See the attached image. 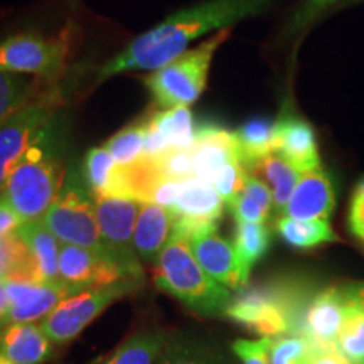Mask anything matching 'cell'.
Listing matches in <instances>:
<instances>
[{
    "label": "cell",
    "mask_w": 364,
    "mask_h": 364,
    "mask_svg": "<svg viewBox=\"0 0 364 364\" xmlns=\"http://www.w3.org/2000/svg\"><path fill=\"white\" fill-rule=\"evenodd\" d=\"M267 0H206L198 6L182 9L161 24L140 34L124 51L108 59L100 68L98 80L127 71H156L189 51V44L211 31L226 29L236 21L260 11Z\"/></svg>",
    "instance_id": "cell-1"
},
{
    "label": "cell",
    "mask_w": 364,
    "mask_h": 364,
    "mask_svg": "<svg viewBox=\"0 0 364 364\" xmlns=\"http://www.w3.org/2000/svg\"><path fill=\"white\" fill-rule=\"evenodd\" d=\"M65 177L56 120L16 167L2 194L24 223L43 220L56 201Z\"/></svg>",
    "instance_id": "cell-2"
},
{
    "label": "cell",
    "mask_w": 364,
    "mask_h": 364,
    "mask_svg": "<svg viewBox=\"0 0 364 364\" xmlns=\"http://www.w3.org/2000/svg\"><path fill=\"white\" fill-rule=\"evenodd\" d=\"M154 282L189 311L203 317L225 316L231 290L218 284L199 265L186 240L172 236L156 262Z\"/></svg>",
    "instance_id": "cell-3"
},
{
    "label": "cell",
    "mask_w": 364,
    "mask_h": 364,
    "mask_svg": "<svg viewBox=\"0 0 364 364\" xmlns=\"http://www.w3.org/2000/svg\"><path fill=\"white\" fill-rule=\"evenodd\" d=\"M302 314V294L295 287L267 284L238 290L225 316L262 339H279L299 334Z\"/></svg>",
    "instance_id": "cell-4"
},
{
    "label": "cell",
    "mask_w": 364,
    "mask_h": 364,
    "mask_svg": "<svg viewBox=\"0 0 364 364\" xmlns=\"http://www.w3.org/2000/svg\"><path fill=\"white\" fill-rule=\"evenodd\" d=\"M231 33V27L218 33L189 49L169 65L159 68L144 78V83L152 95L154 103L161 110L176 107H189L203 95L208 85V75L211 61L218 48L225 43Z\"/></svg>",
    "instance_id": "cell-5"
},
{
    "label": "cell",
    "mask_w": 364,
    "mask_h": 364,
    "mask_svg": "<svg viewBox=\"0 0 364 364\" xmlns=\"http://www.w3.org/2000/svg\"><path fill=\"white\" fill-rule=\"evenodd\" d=\"M43 223L59 243L108 255L100 233L95 196L73 169L66 174L65 184Z\"/></svg>",
    "instance_id": "cell-6"
},
{
    "label": "cell",
    "mask_w": 364,
    "mask_h": 364,
    "mask_svg": "<svg viewBox=\"0 0 364 364\" xmlns=\"http://www.w3.org/2000/svg\"><path fill=\"white\" fill-rule=\"evenodd\" d=\"M61 107V90L54 85L0 125V193L27 152L58 120Z\"/></svg>",
    "instance_id": "cell-7"
},
{
    "label": "cell",
    "mask_w": 364,
    "mask_h": 364,
    "mask_svg": "<svg viewBox=\"0 0 364 364\" xmlns=\"http://www.w3.org/2000/svg\"><path fill=\"white\" fill-rule=\"evenodd\" d=\"M71 33L61 31L53 38L16 34L0 41V71L56 81L63 76L71 54Z\"/></svg>",
    "instance_id": "cell-8"
},
{
    "label": "cell",
    "mask_w": 364,
    "mask_h": 364,
    "mask_svg": "<svg viewBox=\"0 0 364 364\" xmlns=\"http://www.w3.org/2000/svg\"><path fill=\"white\" fill-rule=\"evenodd\" d=\"M140 287H142L140 282L122 280L118 284L102 287V289L73 294L41 322V327L44 334L53 341V344L70 343L78 338L113 302L136 292Z\"/></svg>",
    "instance_id": "cell-9"
},
{
    "label": "cell",
    "mask_w": 364,
    "mask_h": 364,
    "mask_svg": "<svg viewBox=\"0 0 364 364\" xmlns=\"http://www.w3.org/2000/svg\"><path fill=\"white\" fill-rule=\"evenodd\" d=\"M103 247L130 280L144 282V270L134 247V231L140 203L122 196H95Z\"/></svg>",
    "instance_id": "cell-10"
},
{
    "label": "cell",
    "mask_w": 364,
    "mask_h": 364,
    "mask_svg": "<svg viewBox=\"0 0 364 364\" xmlns=\"http://www.w3.org/2000/svg\"><path fill=\"white\" fill-rule=\"evenodd\" d=\"M171 213L174 215L172 236L189 241L218 230L225 213V201L211 184L193 177L184 181Z\"/></svg>",
    "instance_id": "cell-11"
},
{
    "label": "cell",
    "mask_w": 364,
    "mask_h": 364,
    "mask_svg": "<svg viewBox=\"0 0 364 364\" xmlns=\"http://www.w3.org/2000/svg\"><path fill=\"white\" fill-rule=\"evenodd\" d=\"M59 280L70 287L73 294H78L130 279L108 255L61 243Z\"/></svg>",
    "instance_id": "cell-12"
},
{
    "label": "cell",
    "mask_w": 364,
    "mask_h": 364,
    "mask_svg": "<svg viewBox=\"0 0 364 364\" xmlns=\"http://www.w3.org/2000/svg\"><path fill=\"white\" fill-rule=\"evenodd\" d=\"M11 304V322H31L38 324L56 309L66 297L73 295L70 287L58 282H43L38 279H11L4 282Z\"/></svg>",
    "instance_id": "cell-13"
},
{
    "label": "cell",
    "mask_w": 364,
    "mask_h": 364,
    "mask_svg": "<svg viewBox=\"0 0 364 364\" xmlns=\"http://www.w3.org/2000/svg\"><path fill=\"white\" fill-rule=\"evenodd\" d=\"M348 290L331 289L318 292L304 309L299 336L311 346L336 348L348 311Z\"/></svg>",
    "instance_id": "cell-14"
},
{
    "label": "cell",
    "mask_w": 364,
    "mask_h": 364,
    "mask_svg": "<svg viewBox=\"0 0 364 364\" xmlns=\"http://www.w3.org/2000/svg\"><path fill=\"white\" fill-rule=\"evenodd\" d=\"M196 125L189 107L157 110L149 115L145 159L156 161L171 150H189L194 144Z\"/></svg>",
    "instance_id": "cell-15"
},
{
    "label": "cell",
    "mask_w": 364,
    "mask_h": 364,
    "mask_svg": "<svg viewBox=\"0 0 364 364\" xmlns=\"http://www.w3.org/2000/svg\"><path fill=\"white\" fill-rule=\"evenodd\" d=\"M191 156H193L196 179L211 186L223 167L233 161H241L235 132L223 129L216 124L196 127Z\"/></svg>",
    "instance_id": "cell-16"
},
{
    "label": "cell",
    "mask_w": 364,
    "mask_h": 364,
    "mask_svg": "<svg viewBox=\"0 0 364 364\" xmlns=\"http://www.w3.org/2000/svg\"><path fill=\"white\" fill-rule=\"evenodd\" d=\"M191 252L204 272L228 290H241L248 284L241 272L233 243L221 238L216 231L196 236L188 241Z\"/></svg>",
    "instance_id": "cell-17"
},
{
    "label": "cell",
    "mask_w": 364,
    "mask_h": 364,
    "mask_svg": "<svg viewBox=\"0 0 364 364\" xmlns=\"http://www.w3.org/2000/svg\"><path fill=\"white\" fill-rule=\"evenodd\" d=\"M334 206L336 196L331 176L318 167L304 172L282 216L299 221H329Z\"/></svg>",
    "instance_id": "cell-18"
},
{
    "label": "cell",
    "mask_w": 364,
    "mask_h": 364,
    "mask_svg": "<svg viewBox=\"0 0 364 364\" xmlns=\"http://www.w3.org/2000/svg\"><path fill=\"white\" fill-rule=\"evenodd\" d=\"M275 154L302 172L321 167L312 127L302 118L285 115L275 122Z\"/></svg>",
    "instance_id": "cell-19"
},
{
    "label": "cell",
    "mask_w": 364,
    "mask_h": 364,
    "mask_svg": "<svg viewBox=\"0 0 364 364\" xmlns=\"http://www.w3.org/2000/svg\"><path fill=\"white\" fill-rule=\"evenodd\" d=\"M174 215L154 203H140L134 231V247L140 260L156 263L172 238Z\"/></svg>",
    "instance_id": "cell-20"
},
{
    "label": "cell",
    "mask_w": 364,
    "mask_h": 364,
    "mask_svg": "<svg viewBox=\"0 0 364 364\" xmlns=\"http://www.w3.org/2000/svg\"><path fill=\"white\" fill-rule=\"evenodd\" d=\"M53 346L41 324L11 322L0 332V356L14 364H43L51 358Z\"/></svg>",
    "instance_id": "cell-21"
},
{
    "label": "cell",
    "mask_w": 364,
    "mask_h": 364,
    "mask_svg": "<svg viewBox=\"0 0 364 364\" xmlns=\"http://www.w3.org/2000/svg\"><path fill=\"white\" fill-rule=\"evenodd\" d=\"M247 171L265 182L268 189L272 191L273 211L280 216L284 215L287 204H289L300 177H302V172L277 154H272V156H267L262 161L252 164Z\"/></svg>",
    "instance_id": "cell-22"
},
{
    "label": "cell",
    "mask_w": 364,
    "mask_h": 364,
    "mask_svg": "<svg viewBox=\"0 0 364 364\" xmlns=\"http://www.w3.org/2000/svg\"><path fill=\"white\" fill-rule=\"evenodd\" d=\"M17 233L26 241L33 257L36 273L43 282L59 280V243L56 236L46 228L43 220L27 221L22 225Z\"/></svg>",
    "instance_id": "cell-23"
},
{
    "label": "cell",
    "mask_w": 364,
    "mask_h": 364,
    "mask_svg": "<svg viewBox=\"0 0 364 364\" xmlns=\"http://www.w3.org/2000/svg\"><path fill=\"white\" fill-rule=\"evenodd\" d=\"M54 85L36 76L0 71V125Z\"/></svg>",
    "instance_id": "cell-24"
},
{
    "label": "cell",
    "mask_w": 364,
    "mask_h": 364,
    "mask_svg": "<svg viewBox=\"0 0 364 364\" xmlns=\"http://www.w3.org/2000/svg\"><path fill=\"white\" fill-rule=\"evenodd\" d=\"M169 341L171 336L161 329L136 332L102 364H157Z\"/></svg>",
    "instance_id": "cell-25"
},
{
    "label": "cell",
    "mask_w": 364,
    "mask_h": 364,
    "mask_svg": "<svg viewBox=\"0 0 364 364\" xmlns=\"http://www.w3.org/2000/svg\"><path fill=\"white\" fill-rule=\"evenodd\" d=\"M83 181L93 196H118L120 189V166L105 149L93 147L83 161Z\"/></svg>",
    "instance_id": "cell-26"
},
{
    "label": "cell",
    "mask_w": 364,
    "mask_h": 364,
    "mask_svg": "<svg viewBox=\"0 0 364 364\" xmlns=\"http://www.w3.org/2000/svg\"><path fill=\"white\" fill-rule=\"evenodd\" d=\"M157 364H230V359L208 341L191 336H171Z\"/></svg>",
    "instance_id": "cell-27"
},
{
    "label": "cell",
    "mask_w": 364,
    "mask_h": 364,
    "mask_svg": "<svg viewBox=\"0 0 364 364\" xmlns=\"http://www.w3.org/2000/svg\"><path fill=\"white\" fill-rule=\"evenodd\" d=\"M241 162L245 167L275 154V124L265 118H255L235 130Z\"/></svg>",
    "instance_id": "cell-28"
},
{
    "label": "cell",
    "mask_w": 364,
    "mask_h": 364,
    "mask_svg": "<svg viewBox=\"0 0 364 364\" xmlns=\"http://www.w3.org/2000/svg\"><path fill=\"white\" fill-rule=\"evenodd\" d=\"M270 241V230L265 223H236L233 247L247 280H250L252 268L267 255Z\"/></svg>",
    "instance_id": "cell-29"
},
{
    "label": "cell",
    "mask_w": 364,
    "mask_h": 364,
    "mask_svg": "<svg viewBox=\"0 0 364 364\" xmlns=\"http://www.w3.org/2000/svg\"><path fill=\"white\" fill-rule=\"evenodd\" d=\"M275 230L285 243L299 250L316 248L318 245L339 240L329 221H299L280 216L275 223Z\"/></svg>",
    "instance_id": "cell-30"
},
{
    "label": "cell",
    "mask_w": 364,
    "mask_h": 364,
    "mask_svg": "<svg viewBox=\"0 0 364 364\" xmlns=\"http://www.w3.org/2000/svg\"><path fill=\"white\" fill-rule=\"evenodd\" d=\"M230 209L236 223H267L273 211L272 191L265 182L250 174L243 191Z\"/></svg>",
    "instance_id": "cell-31"
},
{
    "label": "cell",
    "mask_w": 364,
    "mask_h": 364,
    "mask_svg": "<svg viewBox=\"0 0 364 364\" xmlns=\"http://www.w3.org/2000/svg\"><path fill=\"white\" fill-rule=\"evenodd\" d=\"M149 115L140 117L125 129L117 132L105 142V149L112 154L120 167H130L145 157V136H147Z\"/></svg>",
    "instance_id": "cell-32"
},
{
    "label": "cell",
    "mask_w": 364,
    "mask_h": 364,
    "mask_svg": "<svg viewBox=\"0 0 364 364\" xmlns=\"http://www.w3.org/2000/svg\"><path fill=\"white\" fill-rule=\"evenodd\" d=\"M19 277L39 280L29 248L16 231L0 240V280L6 282Z\"/></svg>",
    "instance_id": "cell-33"
},
{
    "label": "cell",
    "mask_w": 364,
    "mask_h": 364,
    "mask_svg": "<svg viewBox=\"0 0 364 364\" xmlns=\"http://www.w3.org/2000/svg\"><path fill=\"white\" fill-rule=\"evenodd\" d=\"M348 311L336 349L351 364H364V312L348 290Z\"/></svg>",
    "instance_id": "cell-34"
},
{
    "label": "cell",
    "mask_w": 364,
    "mask_h": 364,
    "mask_svg": "<svg viewBox=\"0 0 364 364\" xmlns=\"http://www.w3.org/2000/svg\"><path fill=\"white\" fill-rule=\"evenodd\" d=\"M248 176L250 172L247 171V167H245V164L241 161L230 162L218 172L215 181H213V188L218 191V194L221 196V199L225 201L228 208L235 203V199L238 198L241 191H243Z\"/></svg>",
    "instance_id": "cell-35"
},
{
    "label": "cell",
    "mask_w": 364,
    "mask_h": 364,
    "mask_svg": "<svg viewBox=\"0 0 364 364\" xmlns=\"http://www.w3.org/2000/svg\"><path fill=\"white\" fill-rule=\"evenodd\" d=\"M311 344L299 334L273 339L270 364H307Z\"/></svg>",
    "instance_id": "cell-36"
},
{
    "label": "cell",
    "mask_w": 364,
    "mask_h": 364,
    "mask_svg": "<svg viewBox=\"0 0 364 364\" xmlns=\"http://www.w3.org/2000/svg\"><path fill=\"white\" fill-rule=\"evenodd\" d=\"M166 177L177 181H188L194 177L193 156L189 150H171L154 161Z\"/></svg>",
    "instance_id": "cell-37"
},
{
    "label": "cell",
    "mask_w": 364,
    "mask_h": 364,
    "mask_svg": "<svg viewBox=\"0 0 364 364\" xmlns=\"http://www.w3.org/2000/svg\"><path fill=\"white\" fill-rule=\"evenodd\" d=\"M273 339H238L233 343V353L243 364H270Z\"/></svg>",
    "instance_id": "cell-38"
},
{
    "label": "cell",
    "mask_w": 364,
    "mask_h": 364,
    "mask_svg": "<svg viewBox=\"0 0 364 364\" xmlns=\"http://www.w3.org/2000/svg\"><path fill=\"white\" fill-rule=\"evenodd\" d=\"M22 225H24V221L17 215L16 209L11 206L6 196L0 193V240L16 233Z\"/></svg>",
    "instance_id": "cell-39"
},
{
    "label": "cell",
    "mask_w": 364,
    "mask_h": 364,
    "mask_svg": "<svg viewBox=\"0 0 364 364\" xmlns=\"http://www.w3.org/2000/svg\"><path fill=\"white\" fill-rule=\"evenodd\" d=\"M349 228H351V233L356 236L358 240L364 241V194L358 193V191H354L351 201Z\"/></svg>",
    "instance_id": "cell-40"
},
{
    "label": "cell",
    "mask_w": 364,
    "mask_h": 364,
    "mask_svg": "<svg viewBox=\"0 0 364 364\" xmlns=\"http://www.w3.org/2000/svg\"><path fill=\"white\" fill-rule=\"evenodd\" d=\"M307 364H351L336 348L311 346Z\"/></svg>",
    "instance_id": "cell-41"
},
{
    "label": "cell",
    "mask_w": 364,
    "mask_h": 364,
    "mask_svg": "<svg viewBox=\"0 0 364 364\" xmlns=\"http://www.w3.org/2000/svg\"><path fill=\"white\" fill-rule=\"evenodd\" d=\"M336 2H341V0H307L306 6H304L302 9H300L299 16L295 17L294 24L295 26H304L306 22H309L312 19L316 14H318L321 11H324V9H327L329 6H332V4Z\"/></svg>",
    "instance_id": "cell-42"
},
{
    "label": "cell",
    "mask_w": 364,
    "mask_h": 364,
    "mask_svg": "<svg viewBox=\"0 0 364 364\" xmlns=\"http://www.w3.org/2000/svg\"><path fill=\"white\" fill-rule=\"evenodd\" d=\"M9 316H11V304H9L6 285L0 280V329L9 324Z\"/></svg>",
    "instance_id": "cell-43"
},
{
    "label": "cell",
    "mask_w": 364,
    "mask_h": 364,
    "mask_svg": "<svg viewBox=\"0 0 364 364\" xmlns=\"http://www.w3.org/2000/svg\"><path fill=\"white\" fill-rule=\"evenodd\" d=\"M349 294L353 295V299L356 300L358 306L361 307V311L364 312V284H359V285H354L351 289H348Z\"/></svg>",
    "instance_id": "cell-44"
},
{
    "label": "cell",
    "mask_w": 364,
    "mask_h": 364,
    "mask_svg": "<svg viewBox=\"0 0 364 364\" xmlns=\"http://www.w3.org/2000/svg\"><path fill=\"white\" fill-rule=\"evenodd\" d=\"M356 191H358V193L364 194V179H363L361 182H359V184H358V188H356Z\"/></svg>",
    "instance_id": "cell-45"
},
{
    "label": "cell",
    "mask_w": 364,
    "mask_h": 364,
    "mask_svg": "<svg viewBox=\"0 0 364 364\" xmlns=\"http://www.w3.org/2000/svg\"><path fill=\"white\" fill-rule=\"evenodd\" d=\"M0 364H14V363H11L9 359H6L4 356H0Z\"/></svg>",
    "instance_id": "cell-46"
},
{
    "label": "cell",
    "mask_w": 364,
    "mask_h": 364,
    "mask_svg": "<svg viewBox=\"0 0 364 364\" xmlns=\"http://www.w3.org/2000/svg\"><path fill=\"white\" fill-rule=\"evenodd\" d=\"M0 332H2V329H0Z\"/></svg>",
    "instance_id": "cell-47"
},
{
    "label": "cell",
    "mask_w": 364,
    "mask_h": 364,
    "mask_svg": "<svg viewBox=\"0 0 364 364\" xmlns=\"http://www.w3.org/2000/svg\"><path fill=\"white\" fill-rule=\"evenodd\" d=\"M363 243H364V241H363Z\"/></svg>",
    "instance_id": "cell-48"
}]
</instances>
